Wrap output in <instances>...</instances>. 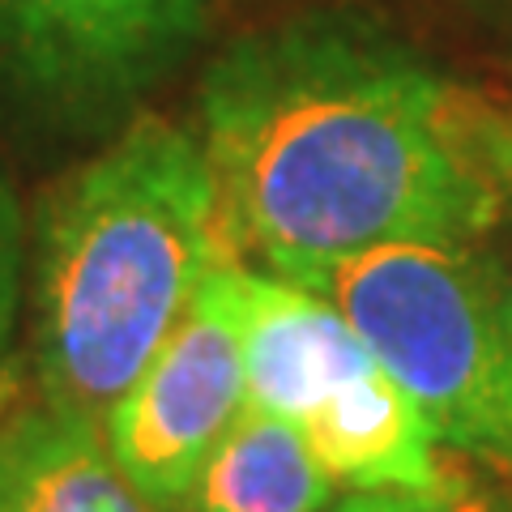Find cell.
Wrapping results in <instances>:
<instances>
[{"instance_id": "cell-1", "label": "cell", "mask_w": 512, "mask_h": 512, "mask_svg": "<svg viewBox=\"0 0 512 512\" xmlns=\"http://www.w3.org/2000/svg\"><path fill=\"white\" fill-rule=\"evenodd\" d=\"M197 137L227 256L291 282L384 244H474L512 210V120L346 18L227 47Z\"/></svg>"}, {"instance_id": "cell-10", "label": "cell", "mask_w": 512, "mask_h": 512, "mask_svg": "<svg viewBox=\"0 0 512 512\" xmlns=\"http://www.w3.org/2000/svg\"><path fill=\"white\" fill-rule=\"evenodd\" d=\"M26 265H30V239H26L22 201L9 184V171L0 167V359L9 355V342L18 333Z\"/></svg>"}, {"instance_id": "cell-5", "label": "cell", "mask_w": 512, "mask_h": 512, "mask_svg": "<svg viewBox=\"0 0 512 512\" xmlns=\"http://www.w3.org/2000/svg\"><path fill=\"white\" fill-rule=\"evenodd\" d=\"M222 265L103 423L116 466L158 512H180L218 440L248 410L244 346Z\"/></svg>"}, {"instance_id": "cell-7", "label": "cell", "mask_w": 512, "mask_h": 512, "mask_svg": "<svg viewBox=\"0 0 512 512\" xmlns=\"http://www.w3.org/2000/svg\"><path fill=\"white\" fill-rule=\"evenodd\" d=\"M299 427L338 491H440L453 483L436 457V427L380 367L342 384Z\"/></svg>"}, {"instance_id": "cell-6", "label": "cell", "mask_w": 512, "mask_h": 512, "mask_svg": "<svg viewBox=\"0 0 512 512\" xmlns=\"http://www.w3.org/2000/svg\"><path fill=\"white\" fill-rule=\"evenodd\" d=\"M227 299L244 346L248 410L303 423L355 376L380 367L325 295L227 256Z\"/></svg>"}, {"instance_id": "cell-8", "label": "cell", "mask_w": 512, "mask_h": 512, "mask_svg": "<svg viewBox=\"0 0 512 512\" xmlns=\"http://www.w3.org/2000/svg\"><path fill=\"white\" fill-rule=\"evenodd\" d=\"M0 512H158L116 466L103 427L47 402L0 419Z\"/></svg>"}, {"instance_id": "cell-4", "label": "cell", "mask_w": 512, "mask_h": 512, "mask_svg": "<svg viewBox=\"0 0 512 512\" xmlns=\"http://www.w3.org/2000/svg\"><path fill=\"white\" fill-rule=\"evenodd\" d=\"M205 0H0V90L56 120H107L180 64Z\"/></svg>"}, {"instance_id": "cell-3", "label": "cell", "mask_w": 512, "mask_h": 512, "mask_svg": "<svg viewBox=\"0 0 512 512\" xmlns=\"http://www.w3.org/2000/svg\"><path fill=\"white\" fill-rule=\"evenodd\" d=\"M440 444L512 470V295L474 244H384L316 269Z\"/></svg>"}, {"instance_id": "cell-12", "label": "cell", "mask_w": 512, "mask_h": 512, "mask_svg": "<svg viewBox=\"0 0 512 512\" xmlns=\"http://www.w3.org/2000/svg\"><path fill=\"white\" fill-rule=\"evenodd\" d=\"M470 9H478L487 22H495L500 30L512 35V0H470Z\"/></svg>"}, {"instance_id": "cell-9", "label": "cell", "mask_w": 512, "mask_h": 512, "mask_svg": "<svg viewBox=\"0 0 512 512\" xmlns=\"http://www.w3.org/2000/svg\"><path fill=\"white\" fill-rule=\"evenodd\" d=\"M333 491L338 483L299 423L244 410L201 466L180 512H325Z\"/></svg>"}, {"instance_id": "cell-11", "label": "cell", "mask_w": 512, "mask_h": 512, "mask_svg": "<svg viewBox=\"0 0 512 512\" xmlns=\"http://www.w3.org/2000/svg\"><path fill=\"white\" fill-rule=\"evenodd\" d=\"M325 512H512V500L491 504L461 478H453L440 491H350Z\"/></svg>"}, {"instance_id": "cell-2", "label": "cell", "mask_w": 512, "mask_h": 512, "mask_svg": "<svg viewBox=\"0 0 512 512\" xmlns=\"http://www.w3.org/2000/svg\"><path fill=\"white\" fill-rule=\"evenodd\" d=\"M222 261L201 137L137 116L35 210L26 274L39 402L103 427Z\"/></svg>"}]
</instances>
